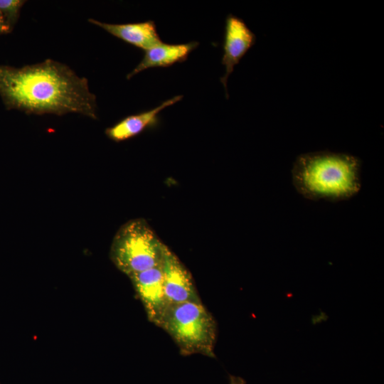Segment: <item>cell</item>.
Instances as JSON below:
<instances>
[{
    "mask_svg": "<svg viewBox=\"0 0 384 384\" xmlns=\"http://www.w3.org/2000/svg\"><path fill=\"white\" fill-rule=\"evenodd\" d=\"M0 95L8 109L27 114L97 118L96 97L87 78L51 59L20 68L0 65Z\"/></svg>",
    "mask_w": 384,
    "mask_h": 384,
    "instance_id": "6da1fadb",
    "label": "cell"
},
{
    "mask_svg": "<svg viewBox=\"0 0 384 384\" xmlns=\"http://www.w3.org/2000/svg\"><path fill=\"white\" fill-rule=\"evenodd\" d=\"M256 36L240 18L229 14L225 20L223 55L221 63L225 68L220 82L228 98L227 82L235 66L239 63L248 50L255 43Z\"/></svg>",
    "mask_w": 384,
    "mask_h": 384,
    "instance_id": "52a82bcc",
    "label": "cell"
},
{
    "mask_svg": "<svg viewBox=\"0 0 384 384\" xmlns=\"http://www.w3.org/2000/svg\"><path fill=\"white\" fill-rule=\"evenodd\" d=\"M183 98L177 95L170 98L149 110L129 115L114 125L106 129L105 134L112 141L119 142L136 137L148 127L159 122V113L165 108L178 102Z\"/></svg>",
    "mask_w": 384,
    "mask_h": 384,
    "instance_id": "9c48e42d",
    "label": "cell"
},
{
    "mask_svg": "<svg viewBox=\"0 0 384 384\" xmlns=\"http://www.w3.org/2000/svg\"><path fill=\"white\" fill-rule=\"evenodd\" d=\"M88 21L97 26L123 41L145 50L162 41L154 21L131 23H107L90 18Z\"/></svg>",
    "mask_w": 384,
    "mask_h": 384,
    "instance_id": "ba28073f",
    "label": "cell"
},
{
    "mask_svg": "<svg viewBox=\"0 0 384 384\" xmlns=\"http://www.w3.org/2000/svg\"><path fill=\"white\" fill-rule=\"evenodd\" d=\"M161 267L164 292L169 305L201 302L191 272L164 244L162 246Z\"/></svg>",
    "mask_w": 384,
    "mask_h": 384,
    "instance_id": "5b68a950",
    "label": "cell"
},
{
    "mask_svg": "<svg viewBox=\"0 0 384 384\" xmlns=\"http://www.w3.org/2000/svg\"><path fill=\"white\" fill-rule=\"evenodd\" d=\"M159 327L170 335L181 355L215 358L217 324L201 302L169 305Z\"/></svg>",
    "mask_w": 384,
    "mask_h": 384,
    "instance_id": "3957f363",
    "label": "cell"
},
{
    "mask_svg": "<svg viewBox=\"0 0 384 384\" xmlns=\"http://www.w3.org/2000/svg\"><path fill=\"white\" fill-rule=\"evenodd\" d=\"M129 277L143 304L149 321L159 326L169 306L164 292L161 263Z\"/></svg>",
    "mask_w": 384,
    "mask_h": 384,
    "instance_id": "8992f818",
    "label": "cell"
},
{
    "mask_svg": "<svg viewBox=\"0 0 384 384\" xmlns=\"http://www.w3.org/2000/svg\"><path fill=\"white\" fill-rule=\"evenodd\" d=\"M163 244L144 219L131 220L114 235L111 260L121 272L130 277L160 265Z\"/></svg>",
    "mask_w": 384,
    "mask_h": 384,
    "instance_id": "277c9868",
    "label": "cell"
},
{
    "mask_svg": "<svg viewBox=\"0 0 384 384\" xmlns=\"http://www.w3.org/2000/svg\"><path fill=\"white\" fill-rule=\"evenodd\" d=\"M26 3L23 0H0V12L12 29L18 18L20 10Z\"/></svg>",
    "mask_w": 384,
    "mask_h": 384,
    "instance_id": "8fae6325",
    "label": "cell"
},
{
    "mask_svg": "<svg viewBox=\"0 0 384 384\" xmlns=\"http://www.w3.org/2000/svg\"><path fill=\"white\" fill-rule=\"evenodd\" d=\"M11 31V28L9 27L3 15L0 12V34L6 33Z\"/></svg>",
    "mask_w": 384,
    "mask_h": 384,
    "instance_id": "7c38bea8",
    "label": "cell"
},
{
    "mask_svg": "<svg viewBox=\"0 0 384 384\" xmlns=\"http://www.w3.org/2000/svg\"><path fill=\"white\" fill-rule=\"evenodd\" d=\"M361 168L360 160L348 154L309 152L297 157L292 179L297 191L306 198L341 201L359 191Z\"/></svg>",
    "mask_w": 384,
    "mask_h": 384,
    "instance_id": "7a4b0ae2",
    "label": "cell"
},
{
    "mask_svg": "<svg viewBox=\"0 0 384 384\" xmlns=\"http://www.w3.org/2000/svg\"><path fill=\"white\" fill-rule=\"evenodd\" d=\"M198 42L191 41L181 44H167L161 42L145 50L140 63L131 71L127 78L130 79L143 70L151 68H166L185 61L195 50Z\"/></svg>",
    "mask_w": 384,
    "mask_h": 384,
    "instance_id": "30bf717a",
    "label": "cell"
},
{
    "mask_svg": "<svg viewBox=\"0 0 384 384\" xmlns=\"http://www.w3.org/2000/svg\"><path fill=\"white\" fill-rule=\"evenodd\" d=\"M230 384H246L245 380L240 377L233 375H230Z\"/></svg>",
    "mask_w": 384,
    "mask_h": 384,
    "instance_id": "4fadbf2b",
    "label": "cell"
}]
</instances>
